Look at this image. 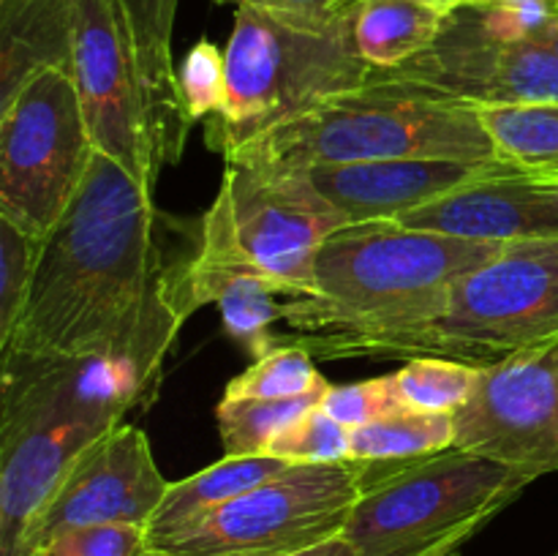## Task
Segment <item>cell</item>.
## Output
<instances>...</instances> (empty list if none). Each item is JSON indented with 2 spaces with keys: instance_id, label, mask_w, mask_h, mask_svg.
<instances>
[{
  "instance_id": "obj_17",
  "label": "cell",
  "mask_w": 558,
  "mask_h": 556,
  "mask_svg": "<svg viewBox=\"0 0 558 556\" xmlns=\"http://www.w3.org/2000/svg\"><path fill=\"white\" fill-rule=\"evenodd\" d=\"M123 3L134 38L136 63L156 118L163 161L174 164L180 161L185 136L194 123L180 98L178 71L172 63V31L180 0H123Z\"/></svg>"
},
{
  "instance_id": "obj_38",
  "label": "cell",
  "mask_w": 558,
  "mask_h": 556,
  "mask_svg": "<svg viewBox=\"0 0 558 556\" xmlns=\"http://www.w3.org/2000/svg\"><path fill=\"white\" fill-rule=\"evenodd\" d=\"M430 556H461V548H450V551H436Z\"/></svg>"
},
{
  "instance_id": "obj_25",
  "label": "cell",
  "mask_w": 558,
  "mask_h": 556,
  "mask_svg": "<svg viewBox=\"0 0 558 556\" xmlns=\"http://www.w3.org/2000/svg\"><path fill=\"white\" fill-rule=\"evenodd\" d=\"M480 374L483 365L423 354V358H409L403 368L390 374V379L403 409L456 414L474 396Z\"/></svg>"
},
{
  "instance_id": "obj_22",
  "label": "cell",
  "mask_w": 558,
  "mask_h": 556,
  "mask_svg": "<svg viewBox=\"0 0 558 556\" xmlns=\"http://www.w3.org/2000/svg\"><path fill=\"white\" fill-rule=\"evenodd\" d=\"M456 445V414L401 409L352 428L354 461H407L445 452Z\"/></svg>"
},
{
  "instance_id": "obj_15",
  "label": "cell",
  "mask_w": 558,
  "mask_h": 556,
  "mask_svg": "<svg viewBox=\"0 0 558 556\" xmlns=\"http://www.w3.org/2000/svg\"><path fill=\"white\" fill-rule=\"evenodd\" d=\"M523 169L499 161H441V158H403V161L347 164L311 169L316 189L343 213L349 223L398 221L417 207L430 205L480 180L501 178Z\"/></svg>"
},
{
  "instance_id": "obj_3",
  "label": "cell",
  "mask_w": 558,
  "mask_h": 556,
  "mask_svg": "<svg viewBox=\"0 0 558 556\" xmlns=\"http://www.w3.org/2000/svg\"><path fill=\"white\" fill-rule=\"evenodd\" d=\"M0 360V556H20L76 458L150 390L112 360L22 352Z\"/></svg>"
},
{
  "instance_id": "obj_21",
  "label": "cell",
  "mask_w": 558,
  "mask_h": 556,
  "mask_svg": "<svg viewBox=\"0 0 558 556\" xmlns=\"http://www.w3.org/2000/svg\"><path fill=\"white\" fill-rule=\"evenodd\" d=\"M189 283L194 309L216 303L229 336L245 352L254 354V360L276 347L278 333L272 330V325L281 322V303L276 300V294L281 292L267 278L194 270L191 265Z\"/></svg>"
},
{
  "instance_id": "obj_1",
  "label": "cell",
  "mask_w": 558,
  "mask_h": 556,
  "mask_svg": "<svg viewBox=\"0 0 558 556\" xmlns=\"http://www.w3.org/2000/svg\"><path fill=\"white\" fill-rule=\"evenodd\" d=\"M153 189L96 150L85 183L41 240L31 287L0 354L112 360L156 390L163 358L194 314L191 238L169 232Z\"/></svg>"
},
{
  "instance_id": "obj_35",
  "label": "cell",
  "mask_w": 558,
  "mask_h": 556,
  "mask_svg": "<svg viewBox=\"0 0 558 556\" xmlns=\"http://www.w3.org/2000/svg\"><path fill=\"white\" fill-rule=\"evenodd\" d=\"M532 41L545 44V47H550L558 55V16H554V20H550V22H545V25L539 27L537 33H534Z\"/></svg>"
},
{
  "instance_id": "obj_33",
  "label": "cell",
  "mask_w": 558,
  "mask_h": 556,
  "mask_svg": "<svg viewBox=\"0 0 558 556\" xmlns=\"http://www.w3.org/2000/svg\"><path fill=\"white\" fill-rule=\"evenodd\" d=\"M463 5L477 9H515V11H554L558 14V0H461Z\"/></svg>"
},
{
  "instance_id": "obj_4",
  "label": "cell",
  "mask_w": 558,
  "mask_h": 556,
  "mask_svg": "<svg viewBox=\"0 0 558 556\" xmlns=\"http://www.w3.org/2000/svg\"><path fill=\"white\" fill-rule=\"evenodd\" d=\"M223 158L311 172L403 158L499 161V153L477 104L374 71L368 85L327 98Z\"/></svg>"
},
{
  "instance_id": "obj_16",
  "label": "cell",
  "mask_w": 558,
  "mask_h": 556,
  "mask_svg": "<svg viewBox=\"0 0 558 556\" xmlns=\"http://www.w3.org/2000/svg\"><path fill=\"white\" fill-rule=\"evenodd\" d=\"M398 223L494 243L558 238V183L523 167L452 191Z\"/></svg>"
},
{
  "instance_id": "obj_5",
  "label": "cell",
  "mask_w": 558,
  "mask_h": 556,
  "mask_svg": "<svg viewBox=\"0 0 558 556\" xmlns=\"http://www.w3.org/2000/svg\"><path fill=\"white\" fill-rule=\"evenodd\" d=\"M357 0L332 14H294L243 5L227 49V98L205 134L229 156L322 101L374 80L354 44Z\"/></svg>"
},
{
  "instance_id": "obj_8",
  "label": "cell",
  "mask_w": 558,
  "mask_h": 556,
  "mask_svg": "<svg viewBox=\"0 0 558 556\" xmlns=\"http://www.w3.org/2000/svg\"><path fill=\"white\" fill-rule=\"evenodd\" d=\"M558 338V238L505 243L458 278L439 316L401 333L374 358H456L494 365Z\"/></svg>"
},
{
  "instance_id": "obj_2",
  "label": "cell",
  "mask_w": 558,
  "mask_h": 556,
  "mask_svg": "<svg viewBox=\"0 0 558 556\" xmlns=\"http://www.w3.org/2000/svg\"><path fill=\"white\" fill-rule=\"evenodd\" d=\"M505 243L469 240L398 221L347 223L319 249L314 292L281 303L289 336L314 358H374L401 333L441 314L452 283Z\"/></svg>"
},
{
  "instance_id": "obj_9",
  "label": "cell",
  "mask_w": 558,
  "mask_h": 556,
  "mask_svg": "<svg viewBox=\"0 0 558 556\" xmlns=\"http://www.w3.org/2000/svg\"><path fill=\"white\" fill-rule=\"evenodd\" d=\"M93 156L74 76L31 74L0 107V216L41 243L85 183Z\"/></svg>"
},
{
  "instance_id": "obj_30",
  "label": "cell",
  "mask_w": 558,
  "mask_h": 556,
  "mask_svg": "<svg viewBox=\"0 0 558 556\" xmlns=\"http://www.w3.org/2000/svg\"><path fill=\"white\" fill-rule=\"evenodd\" d=\"M147 545V529L131 523H96L54 534L41 556H136Z\"/></svg>"
},
{
  "instance_id": "obj_32",
  "label": "cell",
  "mask_w": 558,
  "mask_h": 556,
  "mask_svg": "<svg viewBox=\"0 0 558 556\" xmlns=\"http://www.w3.org/2000/svg\"><path fill=\"white\" fill-rule=\"evenodd\" d=\"M216 3L234 5H254V9H270V11H294V14H332V11L343 9L352 0H216Z\"/></svg>"
},
{
  "instance_id": "obj_19",
  "label": "cell",
  "mask_w": 558,
  "mask_h": 556,
  "mask_svg": "<svg viewBox=\"0 0 558 556\" xmlns=\"http://www.w3.org/2000/svg\"><path fill=\"white\" fill-rule=\"evenodd\" d=\"M289 467H294V463L276 456H223L213 467L178 480V483H169L167 496L147 523V545L180 537L196 523L205 521L218 507L229 505L245 491L278 478Z\"/></svg>"
},
{
  "instance_id": "obj_37",
  "label": "cell",
  "mask_w": 558,
  "mask_h": 556,
  "mask_svg": "<svg viewBox=\"0 0 558 556\" xmlns=\"http://www.w3.org/2000/svg\"><path fill=\"white\" fill-rule=\"evenodd\" d=\"M136 556H167V554H163V551H156V548H147L145 545V548H142Z\"/></svg>"
},
{
  "instance_id": "obj_18",
  "label": "cell",
  "mask_w": 558,
  "mask_h": 556,
  "mask_svg": "<svg viewBox=\"0 0 558 556\" xmlns=\"http://www.w3.org/2000/svg\"><path fill=\"white\" fill-rule=\"evenodd\" d=\"M71 0H0V107L41 69L71 74Z\"/></svg>"
},
{
  "instance_id": "obj_20",
  "label": "cell",
  "mask_w": 558,
  "mask_h": 556,
  "mask_svg": "<svg viewBox=\"0 0 558 556\" xmlns=\"http://www.w3.org/2000/svg\"><path fill=\"white\" fill-rule=\"evenodd\" d=\"M450 9L430 0H357L354 44L374 71H396L434 47Z\"/></svg>"
},
{
  "instance_id": "obj_26",
  "label": "cell",
  "mask_w": 558,
  "mask_h": 556,
  "mask_svg": "<svg viewBox=\"0 0 558 556\" xmlns=\"http://www.w3.org/2000/svg\"><path fill=\"white\" fill-rule=\"evenodd\" d=\"M327 385L330 382L316 371L308 349L298 343H276L229 382L223 398H294Z\"/></svg>"
},
{
  "instance_id": "obj_23",
  "label": "cell",
  "mask_w": 558,
  "mask_h": 556,
  "mask_svg": "<svg viewBox=\"0 0 558 556\" xmlns=\"http://www.w3.org/2000/svg\"><path fill=\"white\" fill-rule=\"evenodd\" d=\"M327 387L294 398H221L216 420L227 456H267L283 428L319 407Z\"/></svg>"
},
{
  "instance_id": "obj_14",
  "label": "cell",
  "mask_w": 558,
  "mask_h": 556,
  "mask_svg": "<svg viewBox=\"0 0 558 556\" xmlns=\"http://www.w3.org/2000/svg\"><path fill=\"white\" fill-rule=\"evenodd\" d=\"M167 478L153 458L145 431L118 425L93 442L60 480L58 491L33 523L20 556L41 551L65 529L96 523L145 527L167 496Z\"/></svg>"
},
{
  "instance_id": "obj_11",
  "label": "cell",
  "mask_w": 558,
  "mask_h": 556,
  "mask_svg": "<svg viewBox=\"0 0 558 556\" xmlns=\"http://www.w3.org/2000/svg\"><path fill=\"white\" fill-rule=\"evenodd\" d=\"M71 76L98 153L156 191L163 161L123 0H71Z\"/></svg>"
},
{
  "instance_id": "obj_24",
  "label": "cell",
  "mask_w": 558,
  "mask_h": 556,
  "mask_svg": "<svg viewBox=\"0 0 558 556\" xmlns=\"http://www.w3.org/2000/svg\"><path fill=\"white\" fill-rule=\"evenodd\" d=\"M499 158L526 169L558 164V104L480 107Z\"/></svg>"
},
{
  "instance_id": "obj_29",
  "label": "cell",
  "mask_w": 558,
  "mask_h": 556,
  "mask_svg": "<svg viewBox=\"0 0 558 556\" xmlns=\"http://www.w3.org/2000/svg\"><path fill=\"white\" fill-rule=\"evenodd\" d=\"M183 107L191 120L213 118L227 98V55L213 41H199L189 49L178 69Z\"/></svg>"
},
{
  "instance_id": "obj_27",
  "label": "cell",
  "mask_w": 558,
  "mask_h": 556,
  "mask_svg": "<svg viewBox=\"0 0 558 556\" xmlns=\"http://www.w3.org/2000/svg\"><path fill=\"white\" fill-rule=\"evenodd\" d=\"M349 450L352 428L332 420L322 407H314L272 439L267 456L289 463H336L349 461Z\"/></svg>"
},
{
  "instance_id": "obj_13",
  "label": "cell",
  "mask_w": 558,
  "mask_h": 556,
  "mask_svg": "<svg viewBox=\"0 0 558 556\" xmlns=\"http://www.w3.org/2000/svg\"><path fill=\"white\" fill-rule=\"evenodd\" d=\"M392 80L417 82L477 107L558 104V55L529 38H501L485 27L474 5H458L445 31L414 60L396 71H376Z\"/></svg>"
},
{
  "instance_id": "obj_12",
  "label": "cell",
  "mask_w": 558,
  "mask_h": 556,
  "mask_svg": "<svg viewBox=\"0 0 558 556\" xmlns=\"http://www.w3.org/2000/svg\"><path fill=\"white\" fill-rule=\"evenodd\" d=\"M456 450L543 478L558 472V338L483 365L456 412Z\"/></svg>"
},
{
  "instance_id": "obj_7",
  "label": "cell",
  "mask_w": 558,
  "mask_h": 556,
  "mask_svg": "<svg viewBox=\"0 0 558 556\" xmlns=\"http://www.w3.org/2000/svg\"><path fill=\"white\" fill-rule=\"evenodd\" d=\"M347 223L308 172L227 158L221 189L199 221L194 267L259 276L287 298H305L319 249Z\"/></svg>"
},
{
  "instance_id": "obj_31",
  "label": "cell",
  "mask_w": 558,
  "mask_h": 556,
  "mask_svg": "<svg viewBox=\"0 0 558 556\" xmlns=\"http://www.w3.org/2000/svg\"><path fill=\"white\" fill-rule=\"evenodd\" d=\"M319 407L349 428H360V425H368L403 409L392 390L390 374L368 382H354V385H330Z\"/></svg>"
},
{
  "instance_id": "obj_34",
  "label": "cell",
  "mask_w": 558,
  "mask_h": 556,
  "mask_svg": "<svg viewBox=\"0 0 558 556\" xmlns=\"http://www.w3.org/2000/svg\"><path fill=\"white\" fill-rule=\"evenodd\" d=\"M287 556H357V551H354V545L349 543L343 534H338V537L325 540V543L311 545V548L298 551V554H287Z\"/></svg>"
},
{
  "instance_id": "obj_6",
  "label": "cell",
  "mask_w": 558,
  "mask_h": 556,
  "mask_svg": "<svg viewBox=\"0 0 558 556\" xmlns=\"http://www.w3.org/2000/svg\"><path fill=\"white\" fill-rule=\"evenodd\" d=\"M534 480L532 472L456 447L407 461H365V488L343 537L357 556L463 548Z\"/></svg>"
},
{
  "instance_id": "obj_39",
  "label": "cell",
  "mask_w": 558,
  "mask_h": 556,
  "mask_svg": "<svg viewBox=\"0 0 558 556\" xmlns=\"http://www.w3.org/2000/svg\"><path fill=\"white\" fill-rule=\"evenodd\" d=\"M31 556H41V554H38V551H36V554H31Z\"/></svg>"
},
{
  "instance_id": "obj_10",
  "label": "cell",
  "mask_w": 558,
  "mask_h": 556,
  "mask_svg": "<svg viewBox=\"0 0 558 556\" xmlns=\"http://www.w3.org/2000/svg\"><path fill=\"white\" fill-rule=\"evenodd\" d=\"M365 488V461L294 463L196 523L147 545L167 556H287L338 537Z\"/></svg>"
},
{
  "instance_id": "obj_28",
  "label": "cell",
  "mask_w": 558,
  "mask_h": 556,
  "mask_svg": "<svg viewBox=\"0 0 558 556\" xmlns=\"http://www.w3.org/2000/svg\"><path fill=\"white\" fill-rule=\"evenodd\" d=\"M38 240L0 216V343L9 341L31 287L38 256Z\"/></svg>"
},
{
  "instance_id": "obj_36",
  "label": "cell",
  "mask_w": 558,
  "mask_h": 556,
  "mask_svg": "<svg viewBox=\"0 0 558 556\" xmlns=\"http://www.w3.org/2000/svg\"><path fill=\"white\" fill-rule=\"evenodd\" d=\"M430 3H439V5H445V9H458V5H461V0H430Z\"/></svg>"
}]
</instances>
